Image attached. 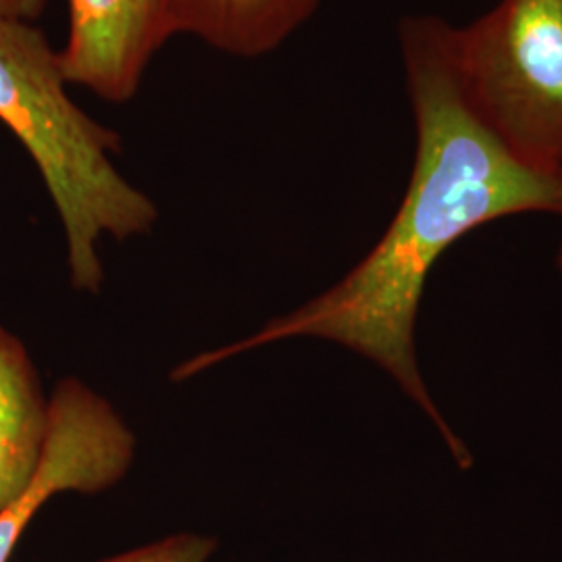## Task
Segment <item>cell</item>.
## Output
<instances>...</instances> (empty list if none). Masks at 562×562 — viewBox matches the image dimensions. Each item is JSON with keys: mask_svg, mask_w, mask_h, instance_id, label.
<instances>
[{"mask_svg": "<svg viewBox=\"0 0 562 562\" xmlns=\"http://www.w3.org/2000/svg\"><path fill=\"white\" fill-rule=\"evenodd\" d=\"M323 0H159L162 46L194 36L211 48L259 59L278 50L315 15Z\"/></svg>", "mask_w": 562, "mask_h": 562, "instance_id": "6", "label": "cell"}, {"mask_svg": "<svg viewBox=\"0 0 562 562\" xmlns=\"http://www.w3.org/2000/svg\"><path fill=\"white\" fill-rule=\"evenodd\" d=\"M398 46L417 148L401 206L380 241L317 299L246 340L183 362L171 380L271 341H334L383 369L434 425L450 459L469 471L475 457L431 396L417 357L423 294L443 255L483 225L531 213L562 220V169L521 161L473 113L450 55V21L406 15Z\"/></svg>", "mask_w": 562, "mask_h": 562, "instance_id": "1", "label": "cell"}, {"mask_svg": "<svg viewBox=\"0 0 562 562\" xmlns=\"http://www.w3.org/2000/svg\"><path fill=\"white\" fill-rule=\"evenodd\" d=\"M161 48L159 0H69V34L59 50L69 86L101 101L130 102Z\"/></svg>", "mask_w": 562, "mask_h": 562, "instance_id": "5", "label": "cell"}, {"mask_svg": "<svg viewBox=\"0 0 562 562\" xmlns=\"http://www.w3.org/2000/svg\"><path fill=\"white\" fill-rule=\"evenodd\" d=\"M59 50L34 23L0 15V121L41 171L57 206L78 290L99 292L102 236L148 234L159 211L113 165L120 136L67 92Z\"/></svg>", "mask_w": 562, "mask_h": 562, "instance_id": "2", "label": "cell"}, {"mask_svg": "<svg viewBox=\"0 0 562 562\" xmlns=\"http://www.w3.org/2000/svg\"><path fill=\"white\" fill-rule=\"evenodd\" d=\"M48 0H0V15L34 23L46 11Z\"/></svg>", "mask_w": 562, "mask_h": 562, "instance_id": "9", "label": "cell"}, {"mask_svg": "<svg viewBox=\"0 0 562 562\" xmlns=\"http://www.w3.org/2000/svg\"><path fill=\"white\" fill-rule=\"evenodd\" d=\"M450 55L483 125L540 169H562V0H498L450 23Z\"/></svg>", "mask_w": 562, "mask_h": 562, "instance_id": "3", "label": "cell"}, {"mask_svg": "<svg viewBox=\"0 0 562 562\" xmlns=\"http://www.w3.org/2000/svg\"><path fill=\"white\" fill-rule=\"evenodd\" d=\"M134 434L109 402L78 380L50 398L48 436L27 492L0 513V562L11 561L25 527L60 492L97 494L120 482L134 461Z\"/></svg>", "mask_w": 562, "mask_h": 562, "instance_id": "4", "label": "cell"}, {"mask_svg": "<svg viewBox=\"0 0 562 562\" xmlns=\"http://www.w3.org/2000/svg\"><path fill=\"white\" fill-rule=\"evenodd\" d=\"M215 550L217 538L213 536L176 533L99 562H209Z\"/></svg>", "mask_w": 562, "mask_h": 562, "instance_id": "8", "label": "cell"}, {"mask_svg": "<svg viewBox=\"0 0 562 562\" xmlns=\"http://www.w3.org/2000/svg\"><path fill=\"white\" fill-rule=\"evenodd\" d=\"M44 398L25 346L0 325V513L34 482L48 436Z\"/></svg>", "mask_w": 562, "mask_h": 562, "instance_id": "7", "label": "cell"}, {"mask_svg": "<svg viewBox=\"0 0 562 562\" xmlns=\"http://www.w3.org/2000/svg\"><path fill=\"white\" fill-rule=\"evenodd\" d=\"M557 271H559V273H561V278H562V241H561V246H559V250H557Z\"/></svg>", "mask_w": 562, "mask_h": 562, "instance_id": "10", "label": "cell"}]
</instances>
